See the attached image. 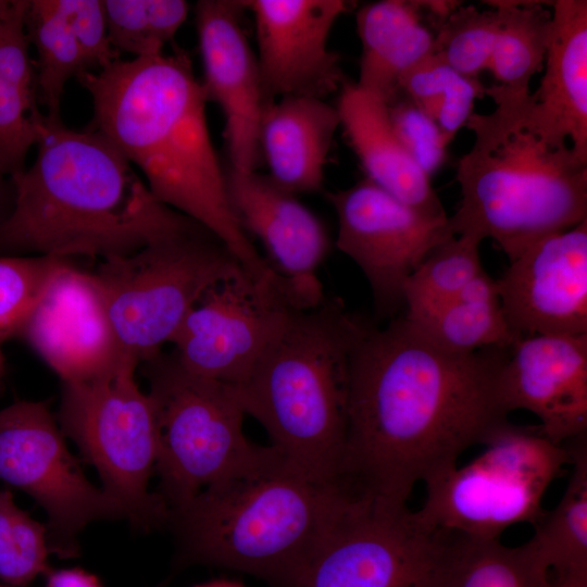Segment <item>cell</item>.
<instances>
[{
  "instance_id": "6da1fadb",
  "label": "cell",
  "mask_w": 587,
  "mask_h": 587,
  "mask_svg": "<svg viewBox=\"0 0 587 587\" xmlns=\"http://www.w3.org/2000/svg\"><path fill=\"white\" fill-rule=\"evenodd\" d=\"M510 349L452 352L404 316L364 324L351 358L345 478L405 505L416 484L485 445L510 423L498 396Z\"/></svg>"
},
{
  "instance_id": "7a4b0ae2",
  "label": "cell",
  "mask_w": 587,
  "mask_h": 587,
  "mask_svg": "<svg viewBox=\"0 0 587 587\" xmlns=\"http://www.w3.org/2000/svg\"><path fill=\"white\" fill-rule=\"evenodd\" d=\"M76 79L91 97V129L141 172L160 202L204 227L254 277L275 272L234 212L209 132L208 99L184 49L118 59Z\"/></svg>"
},
{
  "instance_id": "3957f363",
  "label": "cell",
  "mask_w": 587,
  "mask_h": 587,
  "mask_svg": "<svg viewBox=\"0 0 587 587\" xmlns=\"http://www.w3.org/2000/svg\"><path fill=\"white\" fill-rule=\"evenodd\" d=\"M30 116L37 154L10 177L13 205L0 221V248L103 261L201 226L160 202L98 132L40 111Z\"/></svg>"
},
{
  "instance_id": "277c9868",
  "label": "cell",
  "mask_w": 587,
  "mask_h": 587,
  "mask_svg": "<svg viewBox=\"0 0 587 587\" xmlns=\"http://www.w3.org/2000/svg\"><path fill=\"white\" fill-rule=\"evenodd\" d=\"M495 102L473 113L474 142L458 162L461 200L452 235L492 239L509 262L539 239L587 220V161L539 115L530 91L486 87Z\"/></svg>"
},
{
  "instance_id": "5b68a950",
  "label": "cell",
  "mask_w": 587,
  "mask_h": 587,
  "mask_svg": "<svg viewBox=\"0 0 587 587\" xmlns=\"http://www.w3.org/2000/svg\"><path fill=\"white\" fill-rule=\"evenodd\" d=\"M363 327L338 299L297 310L233 385L271 446L311 477L345 479L350 366Z\"/></svg>"
},
{
  "instance_id": "8992f818",
  "label": "cell",
  "mask_w": 587,
  "mask_h": 587,
  "mask_svg": "<svg viewBox=\"0 0 587 587\" xmlns=\"http://www.w3.org/2000/svg\"><path fill=\"white\" fill-rule=\"evenodd\" d=\"M358 491L287 464L204 489L168 509L175 567H225L287 587Z\"/></svg>"
},
{
  "instance_id": "52a82bcc",
  "label": "cell",
  "mask_w": 587,
  "mask_h": 587,
  "mask_svg": "<svg viewBox=\"0 0 587 587\" xmlns=\"http://www.w3.org/2000/svg\"><path fill=\"white\" fill-rule=\"evenodd\" d=\"M143 364L157 427V494L168 509L210 487L287 464L273 446L246 437V413L233 385L188 371L173 352Z\"/></svg>"
},
{
  "instance_id": "ba28073f",
  "label": "cell",
  "mask_w": 587,
  "mask_h": 587,
  "mask_svg": "<svg viewBox=\"0 0 587 587\" xmlns=\"http://www.w3.org/2000/svg\"><path fill=\"white\" fill-rule=\"evenodd\" d=\"M138 362L123 354L104 372L62 383L58 421L84 460L97 471L102 490L141 533L165 527L168 507L149 490L157 461V427L147 392L135 373Z\"/></svg>"
},
{
  "instance_id": "9c48e42d",
  "label": "cell",
  "mask_w": 587,
  "mask_h": 587,
  "mask_svg": "<svg viewBox=\"0 0 587 587\" xmlns=\"http://www.w3.org/2000/svg\"><path fill=\"white\" fill-rule=\"evenodd\" d=\"M240 263L204 227L100 262L91 276L123 354L161 353L201 296Z\"/></svg>"
},
{
  "instance_id": "30bf717a",
  "label": "cell",
  "mask_w": 587,
  "mask_h": 587,
  "mask_svg": "<svg viewBox=\"0 0 587 587\" xmlns=\"http://www.w3.org/2000/svg\"><path fill=\"white\" fill-rule=\"evenodd\" d=\"M470 463L452 465L428 477L416 510L423 522L475 539H500L509 527L534 524L542 499L569 466L566 444L557 445L537 427L509 423L484 445Z\"/></svg>"
},
{
  "instance_id": "8fae6325",
  "label": "cell",
  "mask_w": 587,
  "mask_h": 587,
  "mask_svg": "<svg viewBox=\"0 0 587 587\" xmlns=\"http://www.w3.org/2000/svg\"><path fill=\"white\" fill-rule=\"evenodd\" d=\"M455 534L358 491L287 587H444Z\"/></svg>"
},
{
  "instance_id": "7c38bea8",
  "label": "cell",
  "mask_w": 587,
  "mask_h": 587,
  "mask_svg": "<svg viewBox=\"0 0 587 587\" xmlns=\"http://www.w3.org/2000/svg\"><path fill=\"white\" fill-rule=\"evenodd\" d=\"M324 298L317 277L290 278L276 272L258 278L239 265L189 311L170 342L173 354L195 374L237 385L290 314Z\"/></svg>"
},
{
  "instance_id": "4fadbf2b",
  "label": "cell",
  "mask_w": 587,
  "mask_h": 587,
  "mask_svg": "<svg viewBox=\"0 0 587 587\" xmlns=\"http://www.w3.org/2000/svg\"><path fill=\"white\" fill-rule=\"evenodd\" d=\"M0 479L45 510L49 549L60 559L79 554L89 523L125 519L120 504L88 480L46 402L20 400L0 410Z\"/></svg>"
},
{
  "instance_id": "5bb4252c",
  "label": "cell",
  "mask_w": 587,
  "mask_h": 587,
  "mask_svg": "<svg viewBox=\"0 0 587 587\" xmlns=\"http://www.w3.org/2000/svg\"><path fill=\"white\" fill-rule=\"evenodd\" d=\"M338 220L337 248L367 279L376 312L404 305V286L421 262L452 235L449 216L426 215L364 178L328 193Z\"/></svg>"
},
{
  "instance_id": "9a60e30c",
  "label": "cell",
  "mask_w": 587,
  "mask_h": 587,
  "mask_svg": "<svg viewBox=\"0 0 587 587\" xmlns=\"http://www.w3.org/2000/svg\"><path fill=\"white\" fill-rule=\"evenodd\" d=\"M252 13L257 61L266 102L289 96L324 99L346 80L339 55L328 48L344 0H242Z\"/></svg>"
},
{
  "instance_id": "2e32d148",
  "label": "cell",
  "mask_w": 587,
  "mask_h": 587,
  "mask_svg": "<svg viewBox=\"0 0 587 587\" xmlns=\"http://www.w3.org/2000/svg\"><path fill=\"white\" fill-rule=\"evenodd\" d=\"M497 285L517 340L587 334V220L530 245Z\"/></svg>"
},
{
  "instance_id": "e0dca14e",
  "label": "cell",
  "mask_w": 587,
  "mask_h": 587,
  "mask_svg": "<svg viewBox=\"0 0 587 587\" xmlns=\"http://www.w3.org/2000/svg\"><path fill=\"white\" fill-rule=\"evenodd\" d=\"M242 0H200L195 22L208 101L220 107L230 168L257 171L261 153L259 133L267 104L257 61L241 24Z\"/></svg>"
},
{
  "instance_id": "ac0fdd59",
  "label": "cell",
  "mask_w": 587,
  "mask_h": 587,
  "mask_svg": "<svg viewBox=\"0 0 587 587\" xmlns=\"http://www.w3.org/2000/svg\"><path fill=\"white\" fill-rule=\"evenodd\" d=\"M503 410L533 413L540 433L557 445L587 432V334L519 339L500 370Z\"/></svg>"
},
{
  "instance_id": "d6986e66",
  "label": "cell",
  "mask_w": 587,
  "mask_h": 587,
  "mask_svg": "<svg viewBox=\"0 0 587 587\" xmlns=\"http://www.w3.org/2000/svg\"><path fill=\"white\" fill-rule=\"evenodd\" d=\"M18 336L62 383L91 378L123 355L91 274L70 260L52 277Z\"/></svg>"
},
{
  "instance_id": "ffe728a7",
  "label": "cell",
  "mask_w": 587,
  "mask_h": 587,
  "mask_svg": "<svg viewBox=\"0 0 587 587\" xmlns=\"http://www.w3.org/2000/svg\"><path fill=\"white\" fill-rule=\"evenodd\" d=\"M229 200L249 236L265 248L267 262L290 278H313L330 248L321 220L296 195L257 171L226 172Z\"/></svg>"
},
{
  "instance_id": "44dd1931",
  "label": "cell",
  "mask_w": 587,
  "mask_h": 587,
  "mask_svg": "<svg viewBox=\"0 0 587 587\" xmlns=\"http://www.w3.org/2000/svg\"><path fill=\"white\" fill-rule=\"evenodd\" d=\"M336 109L351 148L366 178L417 211L438 218L448 217L429 176L410 157L398 138L387 103L345 80Z\"/></svg>"
},
{
  "instance_id": "7402d4cb",
  "label": "cell",
  "mask_w": 587,
  "mask_h": 587,
  "mask_svg": "<svg viewBox=\"0 0 587 587\" xmlns=\"http://www.w3.org/2000/svg\"><path fill=\"white\" fill-rule=\"evenodd\" d=\"M339 126L336 107L324 99L289 96L267 102L259 133L267 176L296 196L320 190Z\"/></svg>"
},
{
  "instance_id": "603a6c76",
  "label": "cell",
  "mask_w": 587,
  "mask_h": 587,
  "mask_svg": "<svg viewBox=\"0 0 587 587\" xmlns=\"http://www.w3.org/2000/svg\"><path fill=\"white\" fill-rule=\"evenodd\" d=\"M551 29L539 87V115L587 161V1H552Z\"/></svg>"
},
{
  "instance_id": "cb8c5ba5",
  "label": "cell",
  "mask_w": 587,
  "mask_h": 587,
  "mask_svg": "<svg viewBox=\"0 0 587 587\" xmlns=\"http://www.w3.org/2000/svg\"><path fill=\"white\" fill-rule=\"evenodd\" d=\"M355 24L361 42L355 83L389 103L400 95L404 75L436 53L435 33L426 25L416 0L366 3L357 11Z\"/></svg>"
},
{
  "instance_id": "d4e9b609",
  "label": "cell",
  "mask_w": 587,
  "mask_h": 587,
  "mask_svg": "<svg viewBox=\"0 0 587 587\" xmlns=\"http://www.w3.org/2000/svg\"><path fill=\"white\" fill-rule=\"evenodd\" d=\"M404 317L434 344L457 353L505 349L517 341L504 316L497 279L485 270L455 297Z\"/></svg>"
},
{
  "instance_id": "484cf974",
  "label": "cell",
  "mask_w": 587,
  "mask_h": 587,
  "mask_svg": "<svg viewBox=\"0 0 587 587\" xmlns=\"http://www.w3.org/2000/svg\"><path fill=\"white\" fill-rule=\"evenodd\" d=\"M570 476L557 505L533 524L526 542L551 575L587 573V435L565 442Z\"/></svg>"
},
{
  "instance_id": "4316f807",
  "label": "cell",
  "mask_w": 587,
  "mask_h": 587,
  "mask_svg": "<svg viewBox=\"0 0 587 587\" xmlns=\"http://www.w3.org/2000/svg\"><path fill=\"white\" fill-rule=\"evenodd\" d=\"M498 14V27L487 71L496 84L530 91L532 78L542 70L551 29V2L487 1Z\"/></svg>"
},
{
  "instance_id": "83f0119b",
  "label": "cell",
  "mask_w": 587,
  "mask_h": 587,
  "mask_svg": "<svg viewBox=\"0 0 587 587\" xmlns=\"http://www.w3.org/2000/svg\"><path fill=\"white\" fill-rule=\"evenodd\" d=\"M444 587H552L550 571L532 547L457 535Z\"/></svg>"
},
{
  "instance_id": "f1b7e54d",
  "label": "cell",
  "mask_w": 587,
  "mask_h": 587,
  "mask_svg": "<svg viewBox=\"0 0 587 587\" xmlns=\"http://www.w3.org/2000/svg\"><path fill=\"white\" fill-rule=\"evenodd\" d=\"M26 32L37 52L36 86L49 116H60L66 83L87 72L82 51L65 18L50 0H30Z\"/></svg>"
},
{
  "instance_id": "f546056e",
  "label": "cell",
  "mask_w": 587,
  "mask_h": 587,
  "mask_svg": "<svg viewBox=\"0 0 587 587\" xmlns=\"http://www.w3.org/2000/svg\"><path fill=\"white\" fill-rule=\"evenodd\" d=\"M486 87L479 77L459 73L435 53L404 75L400 92L452 141L474 113L475 100L486 96Z\"/></svg>"
},
{
  "instance_id": "4dcf8cb0",
  "label": "cell",
  "mask_w": 587,
  "mask_h": 587,
  "mask_svg": "<svg viewBox=\"0 0 587 587\" xmlns=\"http://www.w3.org/2000/svg\"><path fill=\"white\" fill-rule=\"evenodd\" d=\"M480 240L454 235L435 247L408 278L405 314H415L455 297L484 271Z\"/></svg>"
},
{
  "instance_id": "1f68e13d",
  "label": "cell",
  "mask_w": 587,
  "mask_h": 587,
  "mask_svg": "<svg viewBox=\"0 0 587 587\" xmlns=\"http://www.w3.org/2000/svg\"><path fill=\"white\" fill-rule=\"evenodd\" d=\"M49 554L47 525L20 509L10 490L0 489V582L29 585L52 569Z\"/></svg>"
},
{
  "instance_id": "d6a6232c",
  "label": "cell",
  "mask_w": 587,
  "mask_h": 587,
  "mask_svg": "<svg viewBox=\"0 0 587 587\" xmlns=\"http://www.w3.org/2000/svg\"><path fill=\"white\" fill-rule=\"evenodd\" d=\"M497 27L495 8L461 4L435 32L436 53L459 73L479 77L488 68Z\"/></svg>"
},
{
  "instance_id": "836d02e7",
  "label": "cell",
  "mask_w": 587,
  "mask_h": 587,
  "mask_svg": "<svg viewBox=\"0 0 587 587\" xmlns=\"http://www.w3.org/2000/svg\"><path fill=\"white\" fill-rule=\"evenodd\" d=\"M68 260L47 255L0 257V341L18 336L48 284Z\"/></svg>"
},
{
  "instance_id": "e575fe53",
  "label": "cell",
  "mask_w": 587,
  "mask_h": 587,
  "mask_svg": "<svg viewBox=\"0 0 587 587\" xmlns=\"http://www.w3.org/2000/svg\"><path fill=\"white\" fill-rule=\"evenodd\" d=\"M391 125L401 143L427 175L437 172L447 159V148L451 142L439 126L400 92L387 103Z\"/></svg>"
},
{
  "instance_id": "d590c367",
  "label": "cell",
  "mask_w": 587,
  "mask_h": 587,
  "mask_svg": "<svg viewBox=\"0 0 587 587\" xmlns=\"http://www.w3.org/2000/svg\"><path fill=\"white\" fill-rule=\"evenodd\" d=\"M28 5L29 0H13L11 9L0 17V76L20 91L33 114L39 110L25 24Z\"/></svg>"
},
{
  "instance_id": "8d00e7d4",
  "label": "cell",
  "mask_w": 587,
  "mask_h": 587,
  "mask_svg": "<svg viewBox=\"0 0 587 587\" xmlns=\"http://www.w3.org/2000/svg\"><path fill=\"white\" fill-rule=\"evenodd\" d=\"M65 18L82 51L87 72L100 71L120 59L109 39L103 1L50 0Z\"/></svg>"
},
{
  "instance_id": "74e56055",
  "label": "cell",
  "mask_w": 587,
  "mask_h": 587,
  "mask_svg": "<svg viewBox=\"0 0 587 587\" xmlns=\"http://www.w3.org/2000/svg\"><path fill=\"white\" fill-rule=\"evenodd\" d=\"M32 111L20 91L0 76V174L9 177L25 168L37 134Z\"/></svg>"
},
{
  "instance_id": "f35d334b",
  "label": "cell",
  "mask_w": 587,
  "mask_h": 587,
  "mask_svg": "<svg viewBox=\"0 0 587 587\" xmlns=\"http://www.w3.org/2000/svg\"><path fill=\"white\" fill-rule=\"evenodd\" d=\"M104 14L112 47L134 58L163 53L157 38L148 0H104Z\"/></svg>"
},
{
  "instance_id": "ab89813d",
  "label": "cell",
  "mask_w": 587,
  "mask_h": 587,
  "mask_svg": "<svg viewBox=\"0 0 587 587\" xmlns=\"http://www.w3.org/2000/svg\"><path fill=\"white\" fill-rule=\"evenodd\" d=\"M45 576V587H102L98 577L85 570L51 569Z\"/></svg>"
},
{
  "instance_id": "60d3db41",
  "label": "cell",
  "mask_w": 587,
  "mask_h": 587,
  "mask_svg": "<svg viewBox=\"0 0 587 587\" xmlns=\"http://www.w3.org/2000/svg\"><path fill=\"white\" fill-rule=\"evenodd\" d=\"M197 587H242L241 585L230 580H214Z\"/></svg>"
},
{
  "instance_id": "b9f144b4",
  "label": "cell",
  "mask_w": 587,
  "mask_h": 587,
  "mask_svg": "<svg viewBox=\"0 0 587 587\" xmlns=\"http://www.w3.org/2000/svg\"><path fill=\"white\" fill-rule=\"evenodd\" d=\"M12 4L13 0H0V17L11 9Z\"/></svg>"
},
{
  "instance_id": "7bdbcfd3",
  "label": "cell",
  "mask_w": 587,
  "mask_h": 587,
  "mask_svg": "<svg viewBox=\"0 0 587 587\" xmlns=\"http://www.w3.org/2000/svg\"><path fill=\"white\" fill-rule=\"evenodd\" d=\"M2 342L0 341V385L4 375V357L1 350Z\"/></svg>"
},
{
  "instance_id": "ee69618b",
  "label": "cell",
  "mask_w": 587,
  "mask_h": 587,
  "mask_svg": "<svg viewBox=\"0 0 587 587\" xmlns=\"http://www.w3.org/2000/svg\"><path fill=\"white\" fill-rule=\"evenodd\" d=\"M3 175L0 174V198L2 196V192H3V187H4V180H3Z\"/></svg>"
},
{
  "instance_id": "f6af8a7d",
  "label": "cell",
  "mask_w": 587,
  "mask_h": 587,
  "mask_svg": "<svg viewBox=\"0 0 587 587\" xmlns=\"http://www.w3.org/2000/svg\"><path fill=\"white\" fill-rule=\"evenodd\" d=\"M0 587H12V586H8L5 584L0 583Z\"/></svg>"
}]
</instances>
